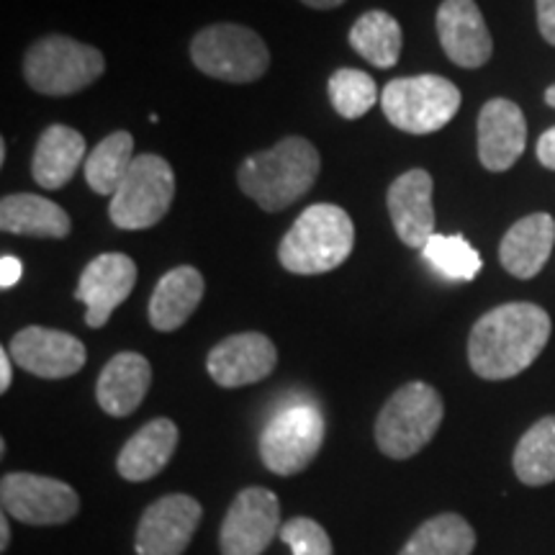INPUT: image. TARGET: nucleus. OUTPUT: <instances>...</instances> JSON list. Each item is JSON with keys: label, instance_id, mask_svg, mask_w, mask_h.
<instances>
[{"label": "nucleus", "instance_id": "obj_1", "mask_svg": "<svg viewBox=\"0 0 555 555\" xmlns=\"http://www.w3.org/2000/svg\"><path fill=\"white\" fill-rule=\"evenodd\" d=\"M551 317L543 307L515 301L478 319L468 337V363L476 376L506 380L527 371L551 339Z\"/></svg>", "mask_w": 555, "mask_h": 555}, {"label": "nucleus", "instance_id": "obj_2", "mask_svg": "<svg viewBox=\"0 0 555 555\" xmlns=\"http://www.w3.org/2000/svg\"><path fill=\"white\" fill-rule=\"evenodd\" d=\"M322 170V157L304 137H286L266 152L249 155L237 170V183L266 211L275 214L307 196Z\"/></svg>", "mask_w": 555, "mask_h": 555}, {"label": "nucleus", "instance_id": "obj_3", "mask_svg": "<svg viewBox=\"0 0 555 555\" xmlns=\"http://www.w3.org/2000/svg\"><path fill=\"white\" fill-rule=\"evenodd\" d=\"M356 247V224L335 204H314L294 221L278 247V260L288 273H330L350 258Z\"/></svg>", "mask_w": 555, "mask_h": 555}, {"label": "nucleus", "instance_id": "obj_4", "mask_svg": "<svg viewBox=\"0 0 555 555\" xmlns=\"http://www.w3.org/2000/svg\"><path fill=\"white\" fill-rule=\"evenodd\" d=\"M446 420V404L425 380H412L391 393L376 420V446L393 461H406L429 446Z\"/></svg>", "mask_w": 555, "mask_h": 555}, {"label": "nucleus", "instance_id": "obj_5", "mask_svg": "<svg viewBox=\"0 0 555 555\" xmlns=\"http://www.w3.org/2000/svg\"><path fill=\"white\" fill-rule=\"evenodd\" d=\"M106 69L101 50L52 34L34 41L24 57V78L41 95H73L93 86Z\"/></svg>", "mask_w": 555, "mask_h": 555}, {"label": "nucleus", "instance_id": "obj_6", "mask_svg": "<svg viewBox=\"0 0 555 555\" xmlns=\"http://www.w3.org/2000/svg\"><path fill=\"white\" fill-rule=\"evenodd\" d=\"M380 106L393 127L425 137L453 121L461 108V90L440 75H414L388 82L380 90Z\"/></svg>", "mask_w": 555, "mask_h": 555}, {"label": "nucleus", "instance_id": "obj_7", "mask_svg": "<svg viewBox=\"0 0 555 555\" xmlns=\"http://www.w3.org/2000/svg\"><path fill=\"white\" fill-rule=\"evenodd\" d=\"M191 60L208 78L255 82L268 73L270 52L258 31L240 24H214L193 37Z\"/></svg>", "mask_w": 555, "mask_h": 555}, {"label": "nucleus", "instance_id": "obj_8", "mask_svg": "<svg viewBox=\"0 0 555 555\" xmlns=\"http://www.w3.org/2000/svg\"><path fill=\"white\" fill-rule=\"evenodd\" d=\"M176 198V172L159 155H139L121 180L119 191L111 196L108 217L119 229L137 232L165 219Z\"/></svg>", "mask_w": 555, "mask_h": 555}, {"label": "nucleus", "instance_id": "obj_9", "mask_svg": "<svg viewBox=\"0 0 555 555\" xmlns=\"http://www.w3.org/2000/svg\"><path fill=\"white\" fill-rule=\"evenodd\" d=\"M324 442V416L314 404L283 406L260 435V457L275 476L307 470Z\"/></svg>", "mask_w": 555, "mask_h": 555}, {"label": "nucleus", "instance_id": "obj_10", "mask_svg": "<svg viewBox=\"0 0 555 555\" xmlns=\"http://www.w3.org/2000/svg\"><path fill=\"white\" fill-rule=\"evenodd\" d=\"M0 504L5 515L34 527L65 525L80 512V496L73 486L39 474H5Z\"/></svg>", "mask_w": 555, "mask_h": 555}, {"label": "nucleus", "instance_id": "obj_11", "mask_svg": "<svg viewBox=\"0 0 555 555\" xmlns=\"http://www.w3.org/2000/svg\"><path fill=\"white\" fill-rule=\"evenodd\" d=\"M281 502L273 491L247 486L229 504L221 522V555H262L281 535Z\"/></svg>", "mask_w": 555, "mask_h": 555}, {"label": "nucleus", "instance_id": "obj_12", "mask_svg": "<svg viewBox=\"0 0 555 555\" xmlns=\"http://www.w3.org/2000/svg\"><path fill=\"white\" fill-rule=\"evenodd\" d=\"M204 506L189 494H168L144 509L137 525V555H183L196 535Z\"/></svg>", "mask_w": 555, "mask_h": 555}, {"label": "nucleus", "instance_id": "obj_13", "mask_svg": "<svg viewBox=\"0 0 555 555\" xmlns=\"http://www.w3.org/2000/svg\"><path fill=\"white\" fill-rule=\"evenodd\" d=\"M11 358L37 378L60 380L82 371L88 360L86 345L67 332L50 327H26L11 339Z\"/></svg>", "mask_w": 555, "mask_h": 555}, {"label": "nucleus", "instance_id": "obj_14", "mask_svg": "<svg viewBox=\"0 0 555 555\" xmlns=\"http://www.w3.org/2000/svg\"><path fill=\"white\" fill-rule=\"evenodd\" d=\"M137 286V266L129 255L106 253L82 270L75 298L86 304V324L101 330Z\"/></svg>", "mask_w": 555, "mask_h": 555}, {"label": "nucleus", "instance_id": "obj_15", "mask_svg": "<svg viewBox=\"0 0 555 555\" xmlns=\"http://www.w3.org/2000/svg\"><path fill=\"white\" fill-rule=\"evenodd\" d=\"M278 350L260 332H240L221 339L208 352L206 367L214 384L221 388H242L268 378L275 371Z\"/></svg>", "mask_w": 555, "mask_h": 555}, {"label": "nucleus", "instance_id": "obj_16", "mask_svg": "<svg viewBox=\"0 0 555 555\" xmlns=\"http://www.w3.org/2000/svg\"><path fill=\"white\" fill-rule=\"evenodd\" d=\"M437 37L448 60L457 67H483L494 52V41L476 0H446L437 9Z\"/></svg>", "mask_w": 555, "mask_h": 555}, {"label": "nucleus", "instance_id": "obj_17", "mask_svg": "<svg viewBox=\"0 0 555 555\" xmlns=\"http://www.w3.org/2000/svg\"><path fill=\"white\" fill-rule=\"evenodd\" d=\"M433 176L416 168L399 176L386 196L397 237L406 247L422 249L435 237V206H433Z\"/></svg>", "mask_w": 555, "mask_h": 555}, {"label": "nucleus", "instance_id": "obj_18", "mask_svg": "<svg viewBox=\"0 0 555 555\" xmlns=\"http://www.w3.org/2000/svg\"><path fill=\"white\" fill-rule=\"evenodd\" d=\"M527 121L515 101L494 99L478 114V159L486 170L504 172L522 157Z\"/></svg>", "mask_w": 555, "mask_h": 555}, {"label": "nucleus", "instance_id": "obj_19", "mask_svg": "<svg viewBox=\"0 0 555 555\" xmlns=\"http://www.w3.org/2000/svg\"><path fill=\"white\" fill-rule=\"evenodd\" d=\"M555 245V219L551 214H530L519 219L499 245V260L509 275L530 281L545 268Z\"/></svg>", "mask_w": 555, "mask_h": 555}, {"label": "nucleus", "instance_id": "obj_20", "mask_svg": "<svg viewBox=\"0 0 555 555\" xmlns=\"http://www.w3.org/2000/svg\"><path fill=\"white\" fill-rule=\"evenodd\" d=\"M152 384L150 360L139 352H119L101 371L95 384V399L111 416L134 414Z\"/></svg>", "mask_w": 555, "mask_h": 555}, {"label": "nucleus", "instance_id": "obj_21", "mask_svg": "<svg viewBox=\"0 0 555 555\" xmlns=\"http://www.w3.org/2000/svg\"><path fill=\"white\" fill-rule=\"evenodd\" d=\"M178 437V425L168 416L147 422L137 435L129 437L127 446L121 448L119 457H116L119 476L127 478V481L142 483L163 474L170 457L176 455Z\"/></svg>", "mask_w": 555, "mask_h": 555}, {"label": "nucleus", "instance_id": "obj_22", "mask_svg": "<svg viewBox=\"0 0 555 555\" xmlns=\"http://www.w3.org/2000/svg\"><path fill=\"white\" fill-rule=\"evenodd\" d=\"M206 283L201 270L193 266L172 268L159 278L150 298V324L157 332H176L183 327L198 309Z\"/></svg>", "mask_w": 555, "mask_h": 555}, {"label": "nucleus", "instance_id": "obj_23", "mask_svg": "<svg viewBox=\"0 0 555 555\" xmlns=\"http://www.w3.org/2000/svg\"><path fill=\"white\" fill-rule=\"evenodd\" d=\"M86 157V137L65 124H52L41 131L31 159V176L41 189L57 191L69 183Z\"/></svg>", "mask_w": 555, "mask_h": 555}, {"label": "nucleus", "instance_id": "obj_24", "mask_svg": "<svg viewBox=\"0 0 555 555\" xmlns=\"http://www.w3.org/2000/svg\"><path fill=\"white\" fill-rule=\"evenodd\" d=\"M0 229L21 237L65 240L73 229L67 211L37 193H16L0 201Z\"/></svg>", "mask_w": 555, "mask_h": 555}, {"label": "nucleus", "instance_id": "obj_25", "mask_svg": "<svg viewBox=\"0 0 555 555\" xmlns=\"http://www.w3.org/2000/svg\"><path fill=\"white\" fill-rule=\"evenodd\" d=\"M476 547V530L455 512H442L414 530L399 555H470Z\"/></svg>", "mask_w": 555, "mask_h": 555}, {"label": "nucleus", "instance_id": "obj_26", "mask_svg": "<svg viewBox=\"0 0 555 555\" xmlns=\"http://www.w3.org/2000/svg\"><path fill=\"white\" fill-rule=\"evenodd\" d=\"M350 44L371 65L388 69L399 62L404 34H401L399 21L391 13L367 11L352 24Z\"/></svg>", "mask_w": 555, "mask_h": 555}, {"label": "nucleus", "instance_id": "obj_27", "mask_svg": "<svg viewBox=\"0 0 555 555\" xmlns=\"http://www.w3.org/2000/svg\"><path fill=\"white\" fill-rule=\"evenodd\" d=\"M512 466L525 486H547L555 481V414L538 420L519 437Z\"/></svg>", "mask_w": 555, "mask_h": 555}, {"label": "nucleus", "instance_id": "obj_28", "mask_svg": "<svg viewBox=\"0 0 555 555\" xmlns=\"http://www.w3.org/2000/svg\"><path fill=\"white\" fill-rule=\"evenodd\" d=\"M134 159V137L129 131H114L86 159L88 185L101 196H114Z\"/></svg>", "mask_w": 555, "mask_h": 555}, {"label": "nucleus", "instance_id": "obj_29", "mask_svg": "<svg viewBox=\"0 0 555 555\" xmlns=\"http://www.w3.org/2000/svg\"><path fill=\"white\" fill-rule=\"evenodd\" d=\"M422 258L433 266L437 273L446 275L448 281H474L481 270V255L468 245V240L463 234H435L429 242L422 247Z\"/></svg>", "mask_w": 555, "mask_h": 555}, {"label": "nucleus", "instance_id": "obj_30", "mask_svg": "<svg viewBox=\"0 0 555 555\" xmlns=\"http://www.w3.org/2000/svg\"><path fill=\"white\" fill-rule=\"evenodd\" d=\"M330 101L343 119H360L376 106L378 88L376 80L363 69L343 67L330 78Z\"/></svg>", "mask_w": 555, "mask_h": 555}, {"label": "nucleus", "instance_id": "obj_31", "mask_svg": "<svg viewBox=\"0 0 555 555\" xmlns=\"http://www.w3.org/2000/svg\"><path fill=\"white\" fill-rule=\"evenodd\" d=\"M294 555H335L332 540L322 525L311 517H294L281 527L278 535Z\"/></svg>", "mask_w": 555, "mask_h": 555}, {"label": "nucleus", "instance_id": "obj_32", "mask_svg": "<svg viewBox=\"0 0 555 555\" xmlns=\"http://www.w3.org/2000/svg\"><path fill=\"white\" fill-rule=\"evenodd\" d=\"M538 26L547 44L555 47V0H538Z\"/></svg>", "mask_w": 555, "mask_h": 555}, {"label": "nucleus", "instance_id": "obj_33", "mask_svg": "<svg viewBox=\"0 0 555 555\" xmlns=\"http://www.w3.org/2000/svg\"><path fill=\"white\" fill-rule=\"evenodd\" d=\"M21 273H24V266H21L18 258H13V255H3L0 258V286H3V291L16 286L21 281Z\"/></svg>", "mask_w": 555, "mask_h": 555}, {"label": "nucleus", "instance_id": "obj_34", "mask_svg": "<svg viewBox=\"0 0 555 555\" xmlns=\"http://www.w3.org/2000/svg\"><path fill=\"white\" fill-rule=\"evenodd\" d=\"M538 159L547 170H555V127L547 129L538 142Z\"/></svg>", "mask_w": 555, "mask_h": 555}, {"label": "nucleus", "instance_id": "obj_35", "mask_svg": "<svg viewBox=\"0 0 555 555\" xmlns=\"http://www.w3.org/2000/svg\"><path fill=\"white\" fill-rule=\"evenodd\" d=\"M11 380H13V367H11V352L0 350V391H9L11 388Z\"/></svg>", "mask_w": 555, "mask_h": 555}, {"label": "nucleus", "instance_id": "obj_36", "mask_svg": "<svg viewBox=\"0 0 555 555\" xmlns=\"http://www.w3.org/2000/svg\"><path fill=\"white\" fill-rule=\"evenodd\" d=\"M11 545V525H9V515L3 512V517H0V551H9Z\"/></svg>", "mask_w": 555, "mask_h": 555}, {"label": "nucleus", "instance_id": "obj_37", "mask_svg": "<svg viewBox=\"0 0 555 555\" xmlns=\"http://www.w3.org/2000/svg\"><path fill=\"white\" fill-rule=\"evenodd\" d=\"M301 3L309 5V9H317V11H332V9H339L345 0H301Z\"/></svg>", "mask_w": 555, "mask_h": 555}, {"label": "nucleus", "instance_id": "obj_38", "mask_svg": "<svg viewBox=\"0 0 555 555\" xmlns=\"http://www.w3.org/2000/svg\"><path fill=\"white\" fill-rule=\"evenodd\" d=\"M545 103H547V106H551V108H555V86H551V88L545 90Z\"/></svg>", "mask_w": 555, "mask_h": 555}, {"label": "nucleus", "instance_id": "obj_39", "mask_svg": "<svg viewBox=\"0 0 555 555\" xmlns=\"http://www.w3.org/2000/svg\"><path fill=\"white\" fill-rule=\"evenodd\" d=\"M0 163H5V142H0Z\"/></svg>", "mask_w": 555, "mask_h": 555}]
</instances>
